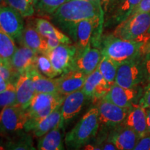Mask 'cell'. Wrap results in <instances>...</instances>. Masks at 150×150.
Segmentation results:
<instances>
[{
    "label": "cell",
    "instance_id": "1",
    "mask_svg": "<svg viewBox=\"0 0 150 150\" xmlns=\"http://www.w3.org/2000/svg\"><path fill=\"white\" fill-rule=\"evenodd\" d=\"M56 25L71 34L76 24L85 20L104 17V11L101 1L70 0L51 15Z\"/></svg>",
    "mask_w": 150,
    "mask_h": 150
},
{
    "label": "cell",
    "instance_id": "30",
    "mask_svg": "<svg viewBox=\"0 0 150 150\" xmlns=\"http://www.w3.org/2000/svg\"><path fill=\"white\" fill-rule=\"evenodd\" d=\"M36 1L37 0H6L8 6L18 11L23 17L33 16Z\"/></svg>",
    "mask_w": 150,
    "mask_h": 150
},
{
    "label": "cell",
    "instance_id": "18",
    "mask_svg": "<svg viewBox=\"0 0 150 150\" xmlns=\"http://www.w3.org/2000/svg\"><path fill=\"white\" fill-rule=\"evenodd\" d=\"M38 54L27 47H21L18 48L13 56L11 64L19 75L30 72L35 68Z\"/></svg>",
    "mask_w": 150,
    "mask_h": 150
},
{
    "label": "cell",
    "instance_id": "48",
    "mask_svg": "<svg viewBox=\"0 0 150 150\" xmlns=\"http://www.w3.org/2000/svg\"><path fill=\"white\" fill-rule=\"evenodd\" d=\"M148 52H150V47H149V51H148Z\"/></svg>",
    "mask_w": 150,
    "mask_h": 150
},
{
    "label": "cell",
    "instance_id": "19",
    "mask_svg": "<svg viewBox=\"0 0 150 150\" xmlns=\"http://www.w3.org/2000/svg\"><path fill=\"white\" fill-rule=\"evenodd\" d=\"M124 125L132 129L140 138L149 134L147 121V108L134 104L129 109Z\"/></svg>",
    "mask_w": 150,
    "mask_h": 150
},
{
    "label": "cell",
    "instance_id": "38",
    "mask_svg": "<svg viewBox=\"0 0 150 150\" xmlns=\"http://www.w3.org/2000/svg\"><path fill=\"white\" fill-rule=\"evenodd\" d=\"M144 91L142 98L140 99L139 104L145 108H150V81Z\"/></svg>",
    "mask_w": 150,
    "mask_h": 150
},
{
    "label": "cell",
    "instance_id": "15",
    "mask_svg": "<svg viewBox=\"0 0 150 150\" xmlns=\"http://www.w3.org/2000/svg\"><path fill=\"white\" fill-rule=\"evenodd\" d=\"M138 91L136 88H126L113 83L110 90L105 95L104 99L113 103L120 107L130 109L134 105V102L138 96Z\"/></svg>",
    "mask_w": 150,
    "mask_h": 150
},
{
    "label": "cell",
    "instance_id": "10",
    "mask_svg": "<svg viewBox=\"0 0 150 150\" xmlns=\"http://www.w3.org/2000/svg\"><path fill=\"white\" fill-rule=\"evenodd\" d=\"M97 107L100 124L112 128L123 125L129 111L128 108L120 107L104 98L99 101Z\"/></svg>",
    "mask_w": 150,
    "mask_h": 150
},
{
    "label": "cell",
    "instance_id": "5",
    "mask_svg": "<svg viewBox=\"0 0 150 150\" xmlns=\"http://www.w3.org/2000/svg\"><path fill=\"white\" fill-rule=\"evenodd\" d=\"M65 97L59 93H35L25 109L29 120L47 117L63 104Z\"/></svg>",
    "mask_w": 150,
    "mask_h": 150
},
{
    "label": "cell",
    "instance_id": "34",
    "mask_svg": "<svg viewBox=\"0 0 150 150\" xmlns=\"http://www.w3.org/2000/svg\"><path fill=\"white\" fill-rule=\"evenodd\" d=\"M16 76H20L11 64V61H1L0 63V78L3 79L7 83H13V80Z\"/></svg>",
    "mask_w": 150,
    "mask_h": 150
},
{
    "label": "cell",
    "instance_id": "44",
    "mask_svg": "<svg viewBox=\"0 0 150 150\" xmlns=\"http://www.w3.org/2000/svg\"><path fill=\"white\" fill-rule=\"evenodd\" d=\"M1 1V7L8 6V4L6 3V0H0Z\"/></svg>",
    "mask_w": 150,
    "mask_h": 150
},
{
    "label": "cell",
    "instance_id": "16",
    "mask_svg": "<svg viewBox=\"0 0 150 150\" xmlns=\"http://www.w3.org/2000/svg\"><path fill=\"white\" fill-rule=\"evenodd\" d=\"M102 56V50L91 47L76 56L72 70L80 71L88 76L98 67Z\"/></svg>",
    "mask_w": 150,
    "mask_h": 150
},
{
    "label": "cell",
    "instance_id": "25",
    "mask_svg": "<svg viewBox=\"0 0 150 150\" xmlns=\"http://www.w3.org/2000/svg\"><path fill=\"white\" fill-rule=\"evenodd\" d=\"M61 127H56L39 138L37 150H65Z\"/></svg>",
    "mask_w": 150,
    "mask_h": 150
},
{
    "label": "cell",
    "instance_id": "3",
    "mask_svg": "<svg viewBox=\"0 0 150 150\" xmlns=\"http://www.w3.org/2000/svg\"><path fill=\"white\" fill-rule=\"evenodd\" d=\"M146 42L127 40L109 35L102 40V52L112 61L120 64L141 56Z\"/></svg>",
    "mask_w": 150,
    "mask_h": 150
},
{
    "label": "cell",
    "instance_id": "7",
    "mask_svg": "<svg viewBox=\"0 0 150 150\" xmlns=\"http://www.w3.org/2000/svg\"><path fill=\"white\" fill-rule=\"evenodd\" d=\"M104 17H97L79 22L73 29L71 35L74 38L77 50L76 56L91 47V40L95 33L101 35Z\"/></svg>",
    "mask_w": 150,
    "mask_h": 150
},
{
    "label": "cell",
    "instance_id": "37",
    "mask_svg": "<svg viewBox=\"0 0 150 150\" xmlns=\"http://www.w3.org/2000/svg\"><path fill=\"white\" fill-rule=\"evenodd\" d=\"M133 150H150V134L140 138Z\"/></svg>",
    "mask_w": 150,
    "mask_h": 150
},
{
    "label": "cell",
    "instance_id": "8",
    "mask_svg": "<svg viewBox=\"0 0 150 150\" xmlns=\"http://www.w3.org/2000/svg\"><path fill=\"white\" fill-rule=\"evenodd\" d=\"M77 50L71 44H61L45 54L50 59L54 70L61 75L73 70Z\"/></svg>",
    "mask_w": 150,
    "mask_h": 150
},
{
    "label": "cell",
    "instance_id": "36",
    "mask_svg": "<svg viewBox=\"0 0 150 150\" xmlns=\"http://www.w3.org/2000/svg\"><path fill=\"white\" fill-rule=\"evenodd\" d=\"M147 12H150V0H142L139 4L134 9L131 16Z\"/></svg>",
    "mask_w": 150,
    "mask_h": 150
},
{
    "label": "cell",
    "instance_id": "31",
    "mask_svg": "<svg viewBox=\"0 0 150 150\" xmlns=\"http://www.w3.org/2000/svg\"><path fill=\"white\" fill-rule=\"evenodd\" d=\"M35 68L39 72L47 77L55 78L59 76V74L54 70L50 59L45 54H38Z\"/></svg>",
    "mask_w": 150,
    "mask_h": 150
},
{
    "label": "cell",
    "instance_id": "35",
    "mask_svg": "<svg viewBox=\"0 0 150 150\" xmlns=\"http://www.w3.org/2000/svg\"><path fill=\"white\" fill-rule=\"evenodd\" d=\"M106 138H104L103 139H98L94 141H91L88 144L82 147L81 150H103V145Z\"/></svg>",
    "mask_w": 150,
    "mask_h": 150
},
{
    "label": "cell",
    "instance_id": "13",
    "mask_svg": "<svg viewBox=\"0 0 150 150\" xmlns=\"http://www.w3.org/2000/svg\"><path fill=\"white\" fill-rule=\"evenodd\" d=\"M87 99L88 98L82 90L65 97L61 106V122L60 125L61 128H63L65 125L79 113Z\"/></svg>",
    "mask_w": 150,
    "mask_h": 150
},
{
    "label": "cell",
    "instance_id": "27",
    "mask_svg": "<svg viewBox=\"0 0 150 150\" xmlns=\"http://www.w3.org/2000/svg\"><path fill=\"white\" fill-rule=\"evenodd\" d=\"M118 65L119 64L116 62L113 61L107 56L103 55L97 67L104 79L110 86L115 83Z\"/></svg>",
    "mask_w": 150,
    "mask_h": 150
},
{
    "label": "cell",
    "instance_id": "6",
    "mask_svg": "<svg viewBox=\"0 0 150 150\" xmlns=\"http://www.w3.org/2000/svg\"><path fill=\"white\" fill-rule=\"evenodd\" d=\"M142 59L139 56L119 64L115 83L126 88H134L145 81Z\"/></svg>",
    "mask_w": 150,
    "mask_h": 150
},
{
    "label": "cell",
    "instance_id": "43",
    "mask_svg": "<svg viewBox=\"0 0 150 150\" xmlns=\"http://www.w3.org/2000/svg\"><path fill=\"white\" fill-rule=\"evenodd\" d=\"M147 121L148 127V132L150 134V108H147Z\"/></svg>",
    "mask_w": 150,
    "mask_h": 150
},
{
    "label": "cell",
    "instance_id": "9",
    "mask_svg": "<svg viewBox=\"0 0 150 150\" xmlns=\"http://www.w3.org/2000/svg\"><path fill=\"white\" fill-rule=\"evenodd\" d=\"M0 120L1 131L13 134L24 130L29 118L25 109L16 104L1 109Z\"/></svg>",
    "mask_w": 150,
    "mask_h": 150
},
{
    "label": "cell",
    "instance_id": "39",
    "mask_svg": "<svg viewBox=\"0 0 150 150\" xmlns=\"http://www.w3.org/2000/svg\"><path fill=\"white\" fill-rule=\"evenodd\" d=\"M142 65L145 73L146 81H150V52H148L142 59Z\"/></svg>",
    "mask_w": 150,
    "mask_h": 150
},
{
    "label": "cell",
    "instance_id": "14",
    "mask_svg": "<svg viewBox=\"0 0 150 150\" xmlns=\"http://www.w3.org/2000/svg\"><path fill=\"white\" fill-rule=\"evenodd\" d=\"M110 86L97 68L93 72L88 75L81 90L88 99L99 101L107 94Z\"/></svg>",
    "mask_w": 150,
    "mask_h": 150
},
{
    "label": "cell",
    "instance_id": "26",
    "mask_svg": "<svg viewBox=\"0 0 150 150\" xmlns=\"http://www.w3.org/2000/svg\"><path fill=\"white\" fill-rule=\"evenodd\" d=\"M35 93H59L57 78H50L41 74L36 69L30 71Z\"/></svg>",
    "mask_w": 150,
    "mask_h": 150
},
{
    "label": "cell",
    "instance_id": "2",
    "mask_svg": "<svg viewBox=\"0 0 150 150\" xmlns=\"http://www.w3.org/2000/svg\"><path fill=\"white\" fill-rule=\"evenodd\" d=\"M99 125L98 108L94 107L89 109L65 135V145L67 149L81 150L96 136Z\"/></svg>",
    "mask_w": 150,
    "mask_h": 150
},
{
    "label": "cell",
    "instance_id": "4",
    "mask_svg": "<svg viewBox=\"0 0 150 150\" xmlns=\"http://www.w3.org/2000/svg\"><path fill=\"white\" fill-rule=\"evenodd\" d=\"M150 27V12L133 15L118 24L114 30V36L127 40L145 41Z\"/></svg>",
    "mask_w": 150,
    "mask_h": 150
},
{
    "label": "cell",
    "instance_id": "41",
    "mask_svg": "<svg viewBox=\"0 0 150 150\" xmlns=\"http://www.w3.org/2000/svg\"><path fill=\"white\" fill-rule=\"evenodd\" d=\"M116 0H102L101 2H102V6L104 9V13H106V12L108 11V9L110 8V7L111 6L112 4H113Z\"/></svg>",
    "mask_w": 150,
    "mask_h": 150
},
{
    "label": "cell",
    "instance_id": "46",
    "mask_svg": "<svg viewBox=\"0 0 150 150\" xmlns=\"http://www.w3.org/2000/svg\"><path fill=\"white\" fill-rule=\"evenodd\" d=\"M0 150H7V149H6L5 147H4V146L1 145V147H0Z\"/></svg>",
    "mask_w": 150,
    "mask_h": 150
},
{
    "label": "cell",
    "instance_id": "12",
    "mask_svg": "<svg viewBox=\"0 0 150 150\" xmlns=\"http://www.w3.org/2000/svg\"><path fill=\"white\" fill-rule=\"evenodd\" d=\"M61 122V106L47 117L38 120H29L26 125L25 132H32L36 138H41L56 127Z\"/></svg>",
    "mask_w": 150,
    "mask_h": 150
},
{
    "label": "cell",
    "instance_id": "17",
    "mask_svg": "<svg viewBox=\"0 0 150 150\" xmlns=\"http://www.w3.org/2000/svg\"><path fill=\"white\" fill-rule=\"evenodd\" d=\"M87 75L78 70H71L57 78L58 93L63 96L81 90Z\"/></svg>",
    "mask_w": 150,
    "mask_h": 150
},
{
    "label": "cell",
    "instance_id": "42",
    "mask_svg": "<svg viewBox=\"0 0 150 150\" xmlns=\"http://www.w3.org/2000/svg\"><path fill=\"white\" fill-rule=\"evenodd\" d=\"M8 83L5 80H4L3 79L0 78V93L4 91L6 88Z\"/></svg>",
    "mask_w": 150,
    "mask_h": 150
},
{
    "label": "cell",
    "instance_id": "11",
    "mask_svg": "<svg viewBox=\"0 0 150 150\" xmlns=\"http://www.w3.org/2000/svg\"><path fill=\"white\" fill-rule=\"evenodd\" d=\"M0 27L14 40H20L24 29L23 16L9 6L1 7Z\"/></svg>",
    "mask_w": 150,
    "mask_h": 150
},
{
    "label": "cell",
    "instance_id": "20",
    "mask_svg": "<svg viewBox=\"0 0 150 150\" xmlns=\"http://www.w3.org/2000/svg\"><path fill=\"white\" fill-rule=\"evenodd\" d=\"M142 0H117L106 13V24H118L129 18Z\"/></svg>",
    "mask_w": 150,
    "mask_h": 150
},
{
    "label": "cell",
    "instance_id": "28",
    "mask_svg": "<svg viewBox=\"0 0 150 150\" xmlns=\"http://www.w3.org/2000/svg\"><path fill=\"white\" fill-rule=\"evenodd\" d=\"M18 50L14 39L10 35L0 31V61H11Z\"/></svg>",
    "mask_w": 150,
    "mask_h": 150
},
{
    "label": "cell",
    "instance_id": "33",
    "mask_svg": "<svg viewBox=\"0 0 150 150\" xmlns=\"http://www.w3.org/2000/svg\"><path fill=\"white\" fill-rule=\"evenodd\" d=\"M17 102L16 83H8L4 91L0 93V106L1 109L16 105Z\"/></svg>",
    "mask_w": 150,
    "mask_h": 150
},
{
    "label": "cell",
    "instance_id": "23",
    "mask_svg": "<svg viewBox=\"0 0 150 150\" xmlns=\"http://www.w3.org/2000/svg\"><path fill=\"white\" fill-rule=\"evenodd\" d=\"M24 46L37 54H45L49 50L46 40L38 31L34 22H29L24 27L21 40Z\"/></svg>",
    "mask_w": 150,
    "mask_h": 150
},
{
    "label": "cell",
    "instance_id": "47",
    "mask_svg": "<svg viewBox=\"0 0 150 150\" xmlns=\"http://www.w3.org/2000/svg\"><path fill=\"white\" fill-rule=\"evenodd\" d=\"M88 1H102V0H88Z\"/></svg>",
    "mask_w": 150,
    "mask_h": 150
},
{
    "label": "cell",
    "instance_id": "40",
    "mask_svg": "<svg viewBox=\"0 0 150 150\" xmlns=\"http://www.w3.org/2000/svg\"><path fill=\"white\" fill-rule=\"evenodd\" d=\"M103 150H117V149L115 145L112 143L111 140L107 138L104 141V145H103Z\"/></svg>",
    "mask_w": 150,
    "mask_h": 150
},
{
    "label": "cell",
    "instance_id": "45",
    "mask_svg": "<svg viewBox=\"0 0 150 150\" xmlns=\"http://www.w3.org/2000/svg\"><path fill=\"white\" fill-rule=\"evenodd\" d=\"M149 38H150V27H149V30L147 31V33H146V35H145V41H146V42H147V40Z\"/></svg>",
    "mask_w": 150,
    "mask_h": 150
},
{
    "label": "cell",
    "instance_id": "32",
    "mask_svg": "<svg viewBox=\"0 0 150 150\" xmlns=\"http://www.w3.org/2000/svg\"><path fill=\"white\" fill-rule=\"evenodd\" d=\"M70 0H37L35 10L41 15H52L61 6Z\"/></svg>",
    "mask_w": 150,
    "mask_h": 150
},
{
    "label": "cell",
    "instance_id": "29",
    "mask_svg": "<svg viewBox=\"0 0 150 150\" xmlns=\"http://www.w3.org/2000/svg\"><path fill=\"white\" fill-rule=\"evenodd\" d=\"M5 147L7 150H36L31 136L22 132L14 139L9 140Z\"/></svg>",
    "mask_w": 150,
    "mask_h": 150
},
{
    "label": "cell",
    "instance_id": "21",
    "mask_svg": "<svg viewBox=\"0 0 150 150\" xmlns=\"http://www.w3.org/2000/svg\"><path fill=\"white\" fill-rule=\"evenodd\" d=\"M108 138L115 145L117 150H133L140 139L132 129L124 124L115 127Z\"/></svg>",
    "mask_w": 150,
    "mask_h": 150
},
{
    "label": "cell",
    "instance_id": "24",
    "mask_svg": "<svg viewBox=\"0 0 150 150\" xmlns=\"http://www.w3.org/2000/svg\"><path fill=\"white\" fill-rule=\"evenodd\" d=\"M34 23L38 31L45 39L58 40L62 44L72 43L70 38L57 29L47 20L43 18H37L35 20Z\"/></svg>",
    "mask_w": 150,
    "mask_h": 150
},
{
    "label": "cell",
    "instance_id": "22",
    "mask_svg": "<svg viewBox=\"0 0 150 150\" xmlns=\"http://www.w3.org/2000/svg\"><path fill=\"white\" fill-rule=\"evenodd\" d=\"M16 105L26 109L35 95L32 77L30 72L20 75L16 82Z\"/></svg>",
    "mask_w": 150,
    "mask_h": 150
}]
</instances>
